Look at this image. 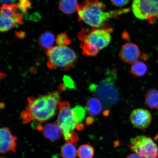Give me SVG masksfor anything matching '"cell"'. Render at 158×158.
Instances as JSON below:
<instances>
[{"instance_id":"6da1fadb","label":"cell","mask_w":158,"mask_h":158,"mask_svg":"<svg viewBox=\"0 0 158 158\" xmlns=\"http://www.w3.org/2000/svg\"><path fill=\"white\" fill-rule=\"evenodd\" d=\"M60 103V94L57 91L29 98L26 107L21 113V118L25 123L32 120L46 122L54 116Z\"/></svg>"},{"instance_id":"7a4b0ae2","label":"cell","mask_w":158,"mask_h":158,"mask_svg":"<svg viewBox=\"0 0 158 158\" xmlns=\"http://www.w3.org/2000/svg\"><path fill=\"white\" fill-rule=\"evenodd\" d=\"M130 8L106 10V6L99 0H83L77 9L78 21L84 22L93 28L106 27L107 22L130 11Z\"/></svg>"},{"instance_id":"3957f363","label":"cell","mask_w":158,"mask_h":158,"mask_svg":"<svg viewBox=\"0 0 158 158\" xmlns=\"http://www.w3.org/2000/svg\"><path fill=\"white\" fill-rule=\"evenodd\" d=\"M84 108L77 106L71 108L68 102H60L59 107L57 123L61 133L66 142L76 143L78 138L74 131L75 129L82 130L83 126L81 124L85 116Z\"/></svg>"},{"instance_id":"277c9868","label":"cell","mask_w":158,"mask_h":158,"mask_svg":"<svg viewBox=\"0 0 158 158\" xmlns=\"http://www.w3.org/2000/svg\"><path fill=\"white\" fill-rule=\"evenodd\" d=\"M112 31L113 29L107 27L81 29L77 37L81 41L80 47L83 55L88 56L98 55L110 44Z\"/></svg>"},{"instance_id":"5b68a950","label":"cell","mask_w":158,"mask_h":158,"mask_svg":"<svg viewBox=\"0 0 158 158\" xmlns=\"http://www.w3.org/2000/svg\"><path fill=\"white\" fill-rule=\"evenodd\" d=\"M47 66L52 69L68 70L76 64L78 57L76 52L68 47H53L47 50Z\"/></svg>"},{"instance_id":"8992f818","label":"cell","mask_w":158,"mask_h":158,"mask_svg":"<svg viewBox=\"0 0 158 158\" xmlns=\"http://www.w3.org/2000/svg\"><path fill=\"white\" fill-rule=\"evenodd\" d=\"M116 76L114 73H111L98 84H93L89 86L90 91L102 102L104 108H111L118 100V91L114 85Z\"/></svg>"},{"instance_id":"52a82bcc","label":"cell","mask_w":158,"mask_h":158,"mask_svg":"<svg viewBox=\"0 0 158 158\" xmlns=\"http://www.w3.org/2000/svg\"><path fill=\"white\" fill-rule=\"evenodd\" d=\"M132 9L136 17L150 24L158 19V0H133Z\"/></svg>"},{"instance_id":"ba28073f","label":"cell","mask_w":158,"mask_h":158,"mask_svg":"<svg viewBox=\"0 0 158 158\" xmlns=\"http://www.w3.org/2000/svg\"><path fill=\"white\" fill-rule=\"evenodd\" d=\"M131 151L143 158H158V147L151 138L139 135L131 138L128 145Z\"/></svg>"},{"instance_id":"9c48e42d","label":"cell","mask_w":158,"mask_h":158,"mask_svg":"<svg viewBox=\"0 0 158 158\" xmlns=\"http://www.w3.org/2000/svg\"><path fill=\"white\" fill-rule=\"evenodd\" d=\"M18 9L17 4L2 5L0 14V31L1 32H6L17 25H21L23 23V15L17 12Z\"/></svg>"},{"instance_id":"30bf717a","label":"cell","mask_w":158,"mask_h":158,"mask_svg":"<svg viewBox=\"0 0 158 158\" xmlns=\"http://www.w3.org/2000/svg\"><path fill=\"white\" fill-rule=\"evenodd\" d=\"M152 119L151 114L149 110L143 108L134 110L130 115V120L132 125L134 127L140 130L147 128L151 124Z\"/></svg>"},{"instance_id":"8fae6325","label":"cell","mask_w":158,"mask_h":158,"mask_svg":"<svg viewBox=\"0 0 158 158\" xmlns=\"http://www.w3.org/2000/svg\"><path fill=\"white\" fill-rule=\"evenodd\" d=\"M141 54V51L137 45L128 43L122 45L119 56L124 62L128 64H133L138 61Z\"/></svg>"},{"instance_id":"7c38bea8","label":"cell","mask_w":158,"mask_h":158,"mask_svg":"<svg viewBox=\"0 0 158 158\" xmlns=\"http://www.w3.org/2000/svg\"><path fill=\"white\" fill-rule=\"evenodd\" d=\"M17 139L8 128H2L0 131V152L5 154L10 152H15Z\"/></svg>"},{"instance_id":"4fadbf2b","label":"cell","mask_w":158,"mask_h":158,"mask_svg":"<svg viewBox=\"0 0 158 158\" xmlns=\"http://www.w3.org/2000/svg\"><path fill=\"white\" fill-rule=\"evenodd\" d=\"M39 131H42L44 137L52 141L58 140L62 135L60 127L58 123H50L41 126Z\"/></svg>"},{"instance_id":"5bb4252c","label":"cell","mask_w":158,"mask_h":158,"mask_svg":"<svg viewBox=\"0 0 158 158\" xmlns=\"http://www.w3.org/2000/svg\"><path fill=\"white\" fill-rule=\"evenodd\" d=\"M103 104L98 98H92L86 102L85 110L90 116H96L100 114L103 109Z\"/></svg>"},{"instance_id":"9a60e30c","label":"cell","mask_w":158,"mask_h":158,"mask_svg":"<svg viewBox=\"0 0 158 158\" xmlns=\"http://www.w3.org/2000/svg\"><path fill=\"white\" fill-rule=\"evenodd\" d=\"M78 5L77 0H59L58 6L62 12L70 15L77 11Z\"/></svg>"},{"instance_id":"2e32d148","label":"cell","mask_w":158,"mask_h":158,"mask_svg":"<svg viewBox=\"0 0 158 158\" xmlns=\"http://www.w3.org/2000/svg\"><path fill=\"white\" fill-rule=\"evenodd\" d=\"M55 41V37L50 31H46L39 37V44L42 48L48 50L53 47Z\"/></svg>"},{"instance_id":"e0dca14e","label":"cell","mask_w":158,"mask_h":158,"mask_svg":"<svg viewBox=\"0 0 158 158\" xmlns=\"http://www.w3.org/2000/svg\"><path fill=\"white\" fill-rule=\"evenodd\" d=\"M145 102L150 108L158 109V91L153 89L148 90L145 95Z\"/></svg>"},{"instance_id":"ac0fdd59","label":"cell","mask_w":158,"mask_h":158,"mask_svg":"<svg viewBox=\"0 0 158 158\" xmlns=\"http://www.w3.org/2000/svg\"><path fill=\"white\" fill-rule=\"evenodd\" d=\"M77 150L73 143L66 142L61 148V155L63 158H76Z\"/></svg>"},{"instance_id":"d6986e66","label":"cell","mask_w":158,"mask_h":158,"mask_svg":"<svg viewBox=\"0 0 158 158\" xmlns=\"http://www.w3.org/2000/svg\"><path fill=\"white\" fill-rule=\"evenodd\" d=\"M130 70L134 76L141 77L145 76L147 73L148 67L145 63L138 60L132 64Z\"/></svg>"},{"instance_id":"ffe728a7","label":"cell","mask_w":158,"mask_h":158,"mask_svg":"<svg viewBox=\"0 0 158 158\" xmlns=\"http://www.w3.org/2000/svg\"><path fill=\"white\" fill-rule=\"evenodd\" d=\"M94 153V147L89 144H83L80 146L77 150L79 158H93Z\"/></svg>"},{"instance_id":"44dd1931","label":"cell","mask_w":158,"mask_h":158,"mask_svg":"<svg viewBox=\"0 0 158 158\" xmlns=\"http://www.w3.org/2000/svg\"><path fill=\"white\" fill-rule=\"evenodd\" d=\"M56 42L58 46L66 47L72 42L66 33H62L59 34L56 37Z\"/></svg>"},{"instance_id":"7402d4cb","label":"cell","mask_w":158,"mask_h":158,"mask_svg":"<svg viewBox=\"0 0 158 158\" xmlns=\"http://www.w3.org/2000/svg\"><path fill=\"white\" fill-rule=\"evenodd\" d=\"M17 4L19 9L23 14H26L27 10L31 7V3L30 0H19Z\"/></svg>"},{"instance_id":"603a6c76","label":"cell","mask_w":158,"mask_h":158,"mask_svg":"<svg viewBox=\"0 0 158 158\" xmlns=\"http://www.w3.org/2000/svg\"><path fill=\"white\" fill-rule=\"evenodd\" d=\"M113 4L116 6L122 7L127 5L130 0H110Z\"/></svg>"},{"instance_id":"cb8c5ba5","label":"cell","mask_w":158,"mask_h":158,"mask_svg":"<svg viewBox=\"0 0 158 158\" xmlns=\"http://www.w3.org/2000/svg\"><path fill=\"white\" fill-rule=\"evenodd\" d=\"M64 82L66 84L67 86L70 88H73L74 87L73 83L70 78L68 77H64Z\"/></svg>"},{"instance_id":"d4e9b609","label":"cell","mask_w":158,"mask_h":158,"mask_svg":"<svg viewBox=\"0 0 158 158\" xmlns=\"http://www.w3.org/2000/svg\"><path fill=\"white\" fill-rule=\"evenodd\" d=\"M15 35L18 38L23 39L25 38L26 36V33L23 31H16Z\"/></svg>"},{"instance_id":"484cf974","label":"cell","mask_w":158,"mask_h":158,"mask_svg":"<svg viewBox=\"0 0 158 158\" xmlns=\"http://www.w3.org/2000/svg\"><path fill=\"white\" fill-rule=\"evenodd\" d=\"M126 158H143L139 155L135 153H133L130 154L127 156Z\"/></svg>"},{"instance_id":"4316f807","label":"cell","mask_w":158,"mask_h":158,"mask_svg":"<svg viewBox=\"0 0 158 158\" xmlns=\"http://www.w3.org/2000/svg\"><path fill=\"white\" fill-rule=\"evenodd\" d=\"M15 0H1L2 3L3 4H12Z\"/></svg>"},{"instance_id":"83f0119b","label":"cell","mask_w":158,"mask_h":158,"mask_svg":"<svg viewBox=\"0 0 158 158\" xmlns=\"http://www.w3.org/2000/svg\"><path fill=\"white\" fill-rule=\"evenodd\" d=\"M94 122V118H93L90 117L86 119V123L87 125H89L93 123Z\"/></svg>"},{"instance_id":"f1b7e54d","label":"cell","mask_w":158,"mask_h":158,"mask_svg":"<svg viewBox=\"0 0 158 158\" xmlns=\"http://www.w3.org/2000/svg\"><path fill=\"white\" fill-rule=\"evenodd\" d=\"M1 158H5L4 157H1Z\"/></svg>"}]
</instances>
